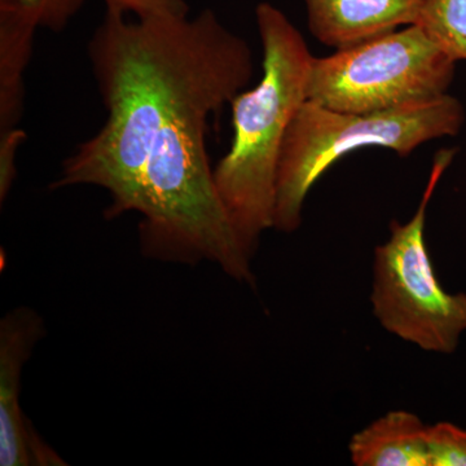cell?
Segmentation results:
<instances>
[{
  "instance_id": "cell-1",
  "label": "cell",
  "mask_w": 466,
  "mask_h": 466,
  "mask_svg": "<svg viewBox=\"0 0 466 466\" xmlns=\"http://www.w3.org/2000/svg\"><path fill=\"white\" fill-rule=\"evenodd\" d=\"M104 106L103 128L63 164L51 189L95 186L109 193L106 219L133 213L150 147L182 113L217 112L249 86V45L210 9L195 18L127 21L106 12L88 43Z\"/></svg>"
},
{
  "instance_id": "cell-2",
  "label": "cell",
  "mask_w": 466,
  "mask_h": 466,
  "mask_svg": "<svg viewBox=\"0 0 466 466\" xmlns=\"http://www.w3.org/2000/svg\"><path fill=\"white\" fill-rule=\"evenodd\" d=\"M262 41V76L231 103L233 140L214 168L220 200L253 259L260 236L274 225L276 177L288 127L308 101L312 56L302 34L271 3L257 5Z\"/></svg>"
},
{
  "instance_id": "cell-3",
  "label": "cell",
  "mask_w": 466,
  "mask_h": 466,
  "mask_svg": "<svg viewBox=\"0 0 466 466\" xmlns=\"http://www.w3.org/2000/svg\"><path fill=\"white\" fill-rule=\"evenodd\" d=\"M208 110H189L162 128L137 182L140 250L161 262H210L254 287L251 258L220 200L207 152Z\"/></svg>"
},
{
  "instance_id": "cell-4",
  "label": "cell",
  "mask_w": 466,
  "mask_h": 466,
  "mask_svg": "<svg viewBox=\"0 0 466 466\" xmlns=\"http://www.w3.org/2000/svg\"><path fill=\"white\" fill-rule=\"evenodd\" d=\"M464 121V106L449 94L376 113L336 112L305 101L288 127L279 159L272 228L297 231L312 187L349 153L377 147L406 158L422 144L455 137Z\"/></svg>"
},
{
  "instance_id": "cell-5",
  "label": "cell",
  "mask_w": 466,
  "mask_h": 466,
  "mask_svg": "<svg viewBox=\"0 0 466 466\" xmlns=\"http://www.w3.org/2000/svg\"><path fill=\"white\" fill-rule=\"evenodd\" d=\"M453 149L435 155L416 213L406 223L392 220L390 238L379 245L370 294L383 329L428 352L452 354L466 332V294L443 289L425 240L426 211Z\"/></svg>"
},
{
  "instance_id": "cell-6",
  "label": "cell",
  "mask_w": 466,
  "mask_h": 466,
  "mask_svg": "<svg viewBox=\"0 0 466 466\" xmlns=\"http://www.w3.org/2000/svg\"><path fill=\"white\" fill-rule=\"evenodd\" d=\"M456 61L413 24L314 57L308 100L343 113H376L444 96Z\"/></svg>"
},
{
  "instance_id": "cell-7",
  "label": "cell",
  "mask_w": 466,
  "mask_h": 466,
  "mask_svg": "<svg viewBox=\"0 0 466 466\" xmlns=\"http://www.w3.org/2000/svg\"><path fill=\"white\" fill-rule=\"evenodd\" d=\"M45 321L33 309H11L0 320V465H66L34 431L20 406L21 375Z\"/></svg>"
},
{
  "instance_id": "cell-8",
  "label": "cell",
  "mask_w": 466,
  "mask_h": 466,
  "mask_svg": "<svg viewBox=\"0 0 466 466\" xmlns=\"http://www.w3.org/2000/svg\"><path fill=\"white\" fill-rule=\"evenodd\" d=\"M424 0H305L309 32L345 50L419 21Z\"/></svg>"
},
{
  "instance_id": "cell-9",
  "label": "cell",
  "mask_w": 466,
  "mask_h": 466,
  "mask_svg": "<svg viewBox=\"0 0 466 466\" xmlns=\"http://www.w3.org/2000/svg\"><path fill=\"white\" fill-rule=\"evenodd\" d=\"M428 426L415 413L398 410L352 435L350 458L357 466H429Z\"/></svg>"
},
{
  "instance_id": "cell-10",
  "label": "cell",
  "mask_w": 466,
  "mask_h": 466,
  "mask_svg": "<svg viewBox=\"0 0 466 466\" xmlns=\"http://www.w3.org/2000/svg\"><path fill=\"white\" fill-rule=\"evenodd\" d=\"M38 27L17 0H0V139L17 130L23 116L24 72Z\"/></svg>"
},
{
  "instance_id": "cell-11",
  "label": "cell",
  "mask_w": 466,
  "mask_h": 466,
  "mask_svg": "<svg viewBox=\"0 0 466 466\" xmlns=\"http://www.w3.org/2000/svg\"><path fill=\"white\" fill-rule=\"evenodd\" d=\"M416 24L456 63L466 60V0H424Z\"/></svg>"
},
{
  "instance_id": "cell-12",
  "label": "cell",
  "mask_w": 466,
  "mask_h": 466,
  "mask_svg": "<svg viewBox=\"0 0 466 466\" xmlns=\"http://www.w3.org/2000/svg\"><path fill=\"white\" fill-rule=\"evenodd\" d=\"M429 466H466V431L451 422L426 429Z\"/></svg>"
},
{
  "instance_id": "cell-13",
  "label": "cell",
  "mask_w": 466,
  "mask_h": 466,
  "mask_svg": "<svg viewBox=\"0 0 466 466\" xmlns=\"http://www.w3.org/2000/svg\"><path fill=\"white\" fill-rule=\"evenodd\" d=\"M43 29L60 33L84 7L86 0H17Z\"/></svg>"
},
{
  "instance_id": "cell-14",
  "label": "cell",
  "mask_w": 466,
  "mask_h": 466,
  "mask_svg": "<svg viewBox=\"0 0 466 466\" xmlns=\"http://www.w3.org/2000/svg\"><path fill=\"white\" fill-rule=\"evenodd\" d=\"M106 12L134 14L137 18L153 16H188L186 0H104Z\"/></svg>"
},
{
  "instance_id": "cell-15",
  "label": "cell",
  "mask_w": 466,
  "mask_h": 466,
  "mask_svg": "<svg viewBox=\"0 0 466 466\" xmlns=\"http://www.w3.org/2000/svg\"><path fill=\"white\" fill-rule=\"evenodd\" d=\"M26 134L17 128L0 139V202H5L16 177V153Z\"/></svg>"
}]
</instances>
